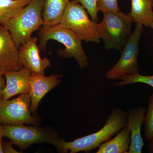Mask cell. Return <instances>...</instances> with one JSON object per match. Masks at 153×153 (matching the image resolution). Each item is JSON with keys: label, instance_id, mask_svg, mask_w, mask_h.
<instances>
[{"label": "cell", "instance_id": "44dd1931", "mask_svg": "<svg viewBox=\"0 0 153 153\" xmlns=\"http://www.w3.org/2000/svg\"><path fill=\"white\" fill-rule=\"evenodd\" d=\"M97 6L99 12L101 11L103 13L120 10L118 0H97Z\"/></svg>", "mask_w": 153, "mask_h": 153}, {"label": "cell", "instance_id": "8992f818", "mask_svg": "<svg viewBox=\"0 0 153 153\" xmlns=\"http://www.w3.org/2000/svg\"><path fill=\"white\" fill-rule=\"evenodd\" d=\"M4 137L10 140L22 150L31 145L39 143H47L56 146L59 139L57 135L46 129L24 125H4Z\"/></svg>", "mask_w": 153, "mask_h": 153}, {"label": "cell", "instance_id": "9c48e42d", "mask_svg": "<svg viewBox=\"0 0 153 153\" xmlns=\"http://www.w3.org/2000/svg\"><path fill=\"white\" fill-rule=\"evenodd\" d=\"M37 42L38 38L32 37L22 44L19 48V60L23 67L30 70L32 74H44L51 62L47 57L41 58Z\"/></svg>", "mask_w": 153, "mask_h": 153}, {"label": "cell", "instance_id": "7402d4cb", "mask_svg": "<svg viewBox=\"0 0 153 153\" xmlns=\"http://www.w3.org/2000/svg\"><path fill=\"white\" fill-rule=\"evenodd\" d=\"M13 143L11 142H2V149L4 153H18V152L14 149Z\"/></svg>", "mask_w": 153, "mask_h": 153}, {"label": "cell", "instance_id": "9a60e30c", "mask_svg": "<svg viewBox=\"0 0 153 153\" xmlns=\"http://www.w3.org/2000/svg\"><path fill=\"white\" fill-rule=\"evenodd\" d=\"M70 0H44L42 27L47 28L59 24Z\"/></svg>", "mask_w": 153, "mask_h": 153}, {"label": "cell", "instance_id": "5b68a950", "mask_svg": "<svg viewBox=\"0 0 153 153\" xmlns=\"http://www.w3.org/2000/svg\"><path fill=\"white\" fill-rule=\"evenodd\" d=\"M85 9L73 0L68 2L59 25L71 30L86 42L99 43L97 22L89 19Z\"/></svg>", "mask_w": 153, "mask_h": 153}, {"label": "cell", "instance_id": "8fae6325", "mask_svg": "<svg viewBox=\"0 0 153 153\" xmlns=\"http://www.w3.org/2000/svg\"><path fill=\"white\" fill-rule=\"evenodd\" d=\"M59 75L44 76V74H31L29 94L31 100L30 110L36 115L38 105L43 97L49 91L57 86L60 82Z\"/></svg>", "mask_w": 153, "mask_h": 153}, {"label": "cell", "instance_id": "5bb4252c", "mask_svg": "<svg viewBox=\"0 0 153 153\" xmlns=\"http://www.w3.org/2000/svg\"><path fill=\"white\" fill-rule=\"evenodd\" d=\"M131 7L133 22L153 29V0H131Z\"/></svg>", "mask_w": 153, "mask_h": 153}, {"label": "cell", "instance_id": "4fadbf2b", "mask_svg": "<svg viewBox=\"0 0 153 153\" xmlns=\"http://www.w3.org/2000/svg\"><path fill=\"white\" fill-rule=\"evenodd\" d=\"M146 109L144 107L132 108L128 113L126 126L130 131L131 143L128 153H141L144 143L141 136Z\"/></svg>", "mask_w": 153, "mask_h": 153}, {"label": "cell", "instance_id": "3957f363", "mask_svg": "<svg viewBox=\"0 0 153 153\" xmlns=\"http://www.w3.org/2000/svg\"><path fill=\"white\" fill-rule=\"evenodd\" d=\"M43 1L44 0H31L5 26L18 48L43 26Z\"/></svg>", "mask_w": 153, "mask_h": 153}, {"label": "cell", "instance_id": "ba28073f", "mask_svg": "<svg viewBox=\"0 0 153 153\" xmlns=\"http://www.w3.org/2000/svg\"><path fill=\"white\" fill-rule=\"evenodd\" d=\"M29 94H23L12 100L0 99V123L36 125L38 120L31 114Z\"/></svg>", "mask_w": 153, "mask_h": 153}, {"label": "cell", "instance_id": "603a6c76", "mask_svg": "<svg viewBox=\"0 0 153 153\" xmlns=\"http://www.w3.org/2000/svg\"><path fill=\"white\" fill-rule=\"evenodd\" d=\"M4 73L0 69V99H1L2 92L6 85V79Z\"/></svg>", "mask_w": 153, "mask_h": 153}, {"label": "cell", "instance_id": "d6986e66", "mask_svg": "<svg viewBox=\"0 0 153 153\" xmlns=\"http://www.w3.org/2000/svg\"><path fill=\"white\" fill-rule=\"evenodd\" d=\"M145 137L147 141L153 138V94L149 99L148 109L146 111L144 121Z\"/></svg>", "mask_w": 153, "mask_h": 153}, {"label": "cell", "instance_id": "52a82bcc", "mask_svg": "<svg viewBox=\"0 0 153 153\" xmlns=\"http://www.w3.org/2000/svg\"><path fill=\"white\" fill-rule=\"evenodd\" d=\"M143 27L142 25L136 24L135 29L121 51V55L118 61L107 72L108 79H120L122 76L126 74L139 73L138 57Z\"/></svg>", "mask_w": 153, "mask_h": 153}, {"label": "cell", "instance_id": "2e32d148", "mask_svg": "<svg viewBox=\"0 0 153 153\" xmlns=\"http://www.w3.org/2000/svg\"><path fill=\"white\" fill-rule=\"evenodd\" d=\"M130 131L127 126L112 139L102 144L96 153H128L131 143Z\"/></svg>", "mask_w": 153, "mask_h": 153}, {"label": "cell", "instance_id": "7c38bea8", "mask_svg": "<svg viewBox=\"0 0 153 153\" xmlns=\"http://www.w3.org/2000/svg\"><path fill=\"white\" fill-rule=\"evenodd\" d=\"M6 85L2 92L1 99H10L18 94H29L30 90V76L32 72L24 68L18 70L6 71L4 73Z\"/></svg>", "mask_w": 153, "mask_h": 153}, {"label": "cell", "instance_id": "cb8c5ba5", "mask_svg": "<svg viewBox=\"0 0 153 153\" xmlns=\"http://www.w3.org/2000/svg\"><path fill=\"white\" fill-rule=\"evenodd\" d=\"M4 137V133H3V126L0 123V153H3L2 149V140Z\"/></svg>", "mask_w": 153, "mask_h": 153}, {"label": "cell", "instance_id": "ac0fdd59", "mask_svg": "<svg viewBox=\"0 0 153 153\" xmlns=\"http://www.w3.org/2000/svg\"><path fill=\"white\" fill-rule=\"evenodd\" d=\"M119 82H116L114 86H122L128 84L143 83L153 87V75L144 76L140 73L134 74H126L122 76Z\"/></svg>", "mask_w": 153, "mask_h": 153}, {"label": "cell", "instance_id": "484cf974", "mask_svg": "<svg viewBox=\"0 0 153 153\" xmlns=\"http://www.w3.org/2000/svg\"><path fill=\"white\" fill-rule=\"evenodd\" d=\"M152 46H153V43H152Z\"/></svg>", "mask_w": 153, "mask_h": 153}, {"label": "cell", "instance_id": "d4e9b609", "mask_svg": "<svg viewBox=\"0 0 153 153\" xmlns=\"http://www.w3.org/2000/svg\"><path fill=\"white\" fill-rule=\"evenodd\" d=\"M148 146H149V152L151 153H153V138L151 140L149 141Z\"/></svg>", "mask_w": 153, "mask_h": 153}, {"label": "cell", "instance_id": "e0dca14e", "mask_svg": "<svg viewBox=\"0 0 153 153\" xmlns=\"http://www.w3.org/2000/svg\"><path fill=\"white\" fill-rule=\"evenodd\" d=\"M31 0H0V25L5 26Z\"/></svg>", "mask_w": 153, "mask_h": 153}, {"label": "cell", "instance_id": "7a4b0ae2", "mask_svg": "<svg viewBox=\"0 0 153 153\" xmlns=\"http://www.w3.org/2000/svg\"><path fill=\"white\" fill-rule=\"evenodd\" d=\"M38 34L40 50H45L49 40H55L65 47V49L60 50L61 56L74 58L81 68L88 66V58L82 46V41L71 30L57 24L49 27L40 28Z\"/></svg>", "mask_w": 153, "mask_h": 153}, {"label": "cell", "instance_id": "6da1fadb", "mask_svg": "<svg viewBox=\"0 0 153 153\" xmlns=\"http://www.w3.org/2000/svg\"><path fill=\"white\" fill-rule=\"evenodd\" d=\"M128 112L114 108L102 128L94 133L76 139L71 142L58 141L56 147L60 153H88L100 146L126 126Z\"/></svg>", "mask_w": 153, "mask_h": 153}, {"label": "cell", "instance_id": "277c9868", "mask_svg": "<svg viewBox=\"0 0 153 153\" xmlns=\"http://www.w3.org/2000/svg\"><path fill=\"white\" fill-rule=\"evenodd\" d=\"M103 16L102 21L97 23L99 37L103 40L105 49L121 52L131 35L132 19L129 13L120 10L104 13Z\"/></svg>", "mask_w": 153, "mask_h": 153}, {"label": "cell", "instance_id": "30bf717a", "mask_svg": "<svg viewBox=\"0 0 153 153\" xmlns=\"http://www.w3.org/2000/svg\"><path fill=\"white\" fill-rule=\"evenodd\" d=\"M19 58V48L8 30L0 25V69L4 72L23 68Z\"/></svg>", "mask_w": 153, "mask_h": 153}, {"label": "cell", "instance_id": "ffe728a7", "mask_svg": "<svg viewBox=\"0 0 153 153\" xmlns=\"http://www.w3.org/2000/svg\"><path fill=\"white\" fill-rule=\"evenodd\" d=\"M79 3L85 9L91 19L96 22H98L97 0H73Z\"/></svg>", "mask_w": 153, "mask_h": 153}]
</instances>
